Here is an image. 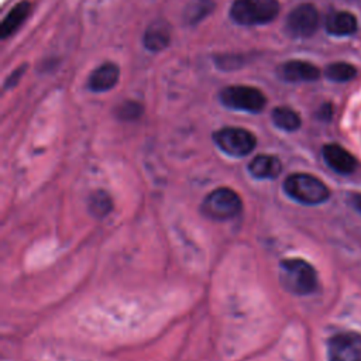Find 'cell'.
Here are the masks:
<instances>
[{
  "mask_svg": "<svg viewBox=\"0 0 361 361\" xmlns=\"http://www.w3.org/2000/svg\"><path fill=\"white\" fill-rule=\"evenodd\" d=\"M353 204H354V207L361 213V193H355L354 196H353Z\"/></svg>",
  "mask_w": 361,
  "mask_h": 361,
  "instance_id": "obj_24",
  "label": "cell"
},
{
  "mask_svg": "<svg viewBox=\"0 0 361 361\" xmlns=\"http://www.w3.org/2000/svg\"><path fill=\"white\" fill-rule=\"evenodd\" d=\"M322 155L327 166L340 175H350L357 168L355 158L338 144H326L322 149Z\"/></svg>",
  "mask_w": 361,
  "mask_h": 361,
  "instance_id": "obj_10",
  "label": "cell"
},
{
  "mask_svg": "<svg viewBox=\"0 0 361 361\" xmlns=\"http://www.w3.org/2000/svg\"><path fill=\"white\" fill-rule=\"evenodd\" d=\"M113 209V200L104 190H96L89 196V212L94 217H104Z\"/></svg>",
  "mask_w": 361,
  "mask_h": 361,
  "instance_id": "obj_18",
  "label": "cell"
},
{
  "mask_svg": "<svg viewBox=\"0 0 361 361\" xmlns=\"http://www.w3.org/2000/svg\"><path fill=\"white\" fill-rule=\"evenodd\" d=\"M118 78V66L114 62H104L89 75L87 87L92 92H107L117 85Z\"/></svg>",
  "mask_w": 361,
  "mask_h": 361,
  "instance_id": "obj_11",
  "label": "cell"
},
{
  "mask_svg": "<svg viewBox=\"0 0 361 361\" xmlns=\"http://www.w3.org/2000/svg\"><path fill=\"white\" fill-rule=\"evenodd\" d=\"M216 7V0H190L183 11V20L189 25L199 24Z\"/></svg>",
  "mask_w": 361,
  "mask_h": 361,
  "instance_id": "obj_16",
  "label": "cell"
},
{
  "mask_svg": "<svg viewBox=\"0 0 361 361\" xmlns=\"http://www.w3.org/2000/svg\"><path fill=\"white\" fill-rule=\"evenodd\" d=\"M319 25V13L313 4L303 3L296 6L286 17L285 30L293 38H309Z\"/></svg>",
  "mask_w": 361,
  "mask_h": 361,
  "instance_id": "obj_7",
  "label": "cell"
},
{
  "mask_svg": "<svg viewBox=\"0 0 361 361\" xmlns=\"http://www.w3.org/2000/svg\"><path fill=\"white\" fill-rule=\"evenodd\" d=\"M244 62H245V56L243 55H221L216 58V65L224 71L238 69Z\"/></svg>",
  "mask_w": 361,
  "mask_h": 361,
  "instance_id": "obj_21",
  "label": "cell"
},
{
  "mask_svg": "<svg viewBox=\"0 0 361 361\" xmlns=\"http://www.w3.org/2000/svg\"><path fill=\"white\" fill-rule=\"evenodd\" d=\"M279 281L288 292L299 296L309 295L317 288V274L314 268L300 258L281 261Z\"/></svg>",
  "mask_w": 361,
  "mask_h": 361,
  "instance_id": "obj_1",
  "label": "cell"
},
{
  "mask_svg": "<svg viewBox=\"0 0 361 361\" xmlns=\"http://www.w3.org/2000/svg\"><path fill=\"white\" fill-rule=\"evenodd\" d=\"M213 141L224 154L235 158L248 155L257 145L255 135L240 127H223L213 134Z\"/></svg>",
  "mask_w": 361,
  "mask_h": 361,
  "instance_id": "obj_6",
  "label": "cell"
},
{
  "mask_svg": "<svg viewBox=\"0 0 361 361\" xmlns=\"http://www.w3.org/2000/svg\"><path fill=\"white\" fill-rule=\"evenodd\" d=\"M285 193L302 204H320L330 196V190L319 178L309 173H292L283 180Z\"/></svg>",
  "mask_w": 361,
  "mask_h": 361,
  "instance_id": "obj_3",
  "label": "cell"
},
{
  "mask_svg": "<svg viewBox=\"0 0 361 361\" xmlns=\"http://www.w3.org/2000/svg\"><path fill=\"white\" fill-rule=\"evenodd\" d=\"M276 72L278 76L286 82H312L317 80L320 76L317 66L300 59H292L281 63Z\"/></svg>",
  "mask_w": 361,
  "mask_h": 361,
  "instance_id": "obj_9",
  "label": "cell"
},
{
  "mask_svg": "<svg viewBox=\"0 0 361 361\" xmlns=\"http://www.w3.org/2000/svg\"><path fill=\"white\" fill-rule=\"evenodd\" d=\"M324 75L333 82H348L357 75V69L347 62H334L326 68Z\"/></svg>",
  "mask_w": 361,
  "mask_h": 361,
  "instance_id": "obj_19",
  "label": "cell"
},
{
  "mask_svg": "<svg viewBox=\"0 0 361 361\" xmlns=\"http://www.w3.org/2000/svg\"><path fill=\"white\" fill-rule=\"evenodd\" d=\"M279 10L278 0H234L230 18L240 25H262L274 21Z\"/></svg>",
  "mask_w": 361,
  "mask_h": 361,
  "instance_id": "obj_2",
  "label": "cell"
},
{
  "mask_svg": "<svg viewBox=\"0 0 361 361\" xmlns=\"http://www.w3.org/2000/svg\"><path fill=\"white\" fill-rule=\"evenodd\" d=\"M333 116V107L330 103H324L319 110V117L322 120H330Z\"/></svg>",
  "mask_w": 361,
  "mask_h": 361,
  "instance_id": "obj_23",
  "label": "cell"
},
{
  "mask_svg": "<svg viewBox=\"0 0 361 361\" xmlns=\"http://www.w3.org/2000/svg\"><path fill=\"white\" fill-rule=\"evenodd\" d=\"M357 30V20L348 11H333L326 18V31L331 35H351Z\"/></svg>",
  "mask_w": 361,
  "mask_h": 361,
  "instance_id": "obj_15",
  "label": "cell"
},
{
  "mask_svg": "<svg viewBox=\"0 0 361 361\" xmlns=\"http://www.w3.org/2000/svg\"><path fill=\"white\" fill-rule=\"evenodd\" d=\"M219 100L223 106L231 110L247 113H259L267 104L265 94L259 89L247 85H233L223 87L219 93Z\"/></svg>",
  "mask_w": 361,
  "mask_h": 361,
  "instance_id": "obj_5",
  "label": "cell"
},
{
  "mask_svg": "<svg viewBox=\"0 0 361 361\" xmlns=\"http://www.w3.org/2000/svg\"><path fill=\"white\" fill-rule=\"evenodd\" d=\"M171 25L164 20L152 21L144 32V47L151 52H159L171 44Z\"/></svg>",
  "mask_w": 361,
  "mask_h": 361,
  "instance_id": "obj_12",
  "label": "cell"
},
{
  "mask_svg": "<svg viewBox=\"0 0 361 361\" xmlns=\"http://www.w3.org/2000/svg\"><path fill=\"white\" fill-rule=\"evenodd\" d=\"M144 113V106L135 100H126L116 109V116L124 121H133L141 117Z\"/></svg>",
  "mask_w": 361,
  "mask_h": 361,
  "instance_id": "obj_20",
  "label": "cell"
},
{
  "mask_svg": "<svg viewBox=\"0 0 361 361\" xmlns=\"http://www.w3.org/2000/svg\"><path fill=\"white\" fill-rule=\"evenodd\" d=\"M281 171V161L276 157L268 154L257 155L248 164V172L257 179H275L279 176Z\"/></svg>",
  "mask_w": 361,
  "mask_h": 361,
  "instance_id": "obj_13",
  "label": "cell"
},
{
  "mask_svg": "<svg viewBox=\"0 0 361 361\" xmlns=\"http://www.w3.org/2000/svg\"><path fill=\"white\" fill-rule=\"evenodd\" d=\"M329 361H361V334L345 331L333 336L327 343Z\"/></svg>",
  "mask_w": 361,
  "mask_h": 361,
  "instance_id": "obj_8",
  "label": "cell"
},
{
  "mask_svg": "<svg viewBox=\"0 0 361 361\" xmlns=\"http://www.w3.org/2000/svg\"><path fill=\"white\" fill-rule=\"evenodd\" d=\"M271 117L274 124L283 131H295L300 127V123H302L299 114L286 106L275 107L271 113Z\"/></svg>",
  "mask_w": 361,
  "mask_h": 361,
  "instance_id": "obj_17",
  "label": "cell"
},
{
  "mask_svg": "<svg viewBox=\"0 0 361 361\" xmlns=\"http://www.w3.org/2000/svg\"><path fill=\"white\" fill-rule=\"evenodd\" d=\"M31 11V3L27 0H23L20 3H17L8 13L7 16L3 18V23L0 25V34L1 38H7L10 35H13L27 20V17L30 16Z\"/></svg>",
  "mask_w": 361,
  "mask_h": 361,
  "instance_id": "obj_14",
  "label": "cell"
},
{
  "mask_svg": "<svg viewBox=\"0 0 361 361\" xmlns=\"http://www.w3.org/2000/svg\"><path fill=\"white\" fill-rule=\"evenodd\" d=\"M25 69H27V65L24 63V65H21V66H18L16 71H13L11 75H8L7 79H6V82H4V89H10V87L16 86V85L18 83V80L21 79V76L24 75Z\"/></svg>",
  "mask_w": 361,
  "mask_h": 361,
  "instance_id": "obj_22",
  "label": "cell"
},
{
  "mask_svg": "<svg viewBox=\"0 0 361 361\" xmlns=\"http://www.w3.org/2000/svg\"><path fill=\"white\" fill-rule=\"evenodd\" d=\"M243 202L237 192L221 186L212 190L202 202L200 212L204 217L214 221H224L234 219L241 213Z\"/></svg>",
  "mask_w": 361,
  "mask_h": 361,
  "instance_id": "obj_4",
  "label": "cell"
}]
</instances>
